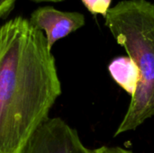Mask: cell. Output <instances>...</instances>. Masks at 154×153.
<instances>
[{
    "label": "cell",
    "mask_w": 154,
    "mask_h": 153,
    "mask_svg": "<svg viewBox=\"0 0 154 153\" xmlns=\"http://www.w3.org/2000/svg\"><path fill=\"white\" fill-rule=\"evenodd\" d=\"M33 2H36V3H41V2H53V3H57V2H61V1H64V0H32Z\"/></svg>",
    "instance_id": "9"
},
{
    "label": "cell",
    "mask_w": 154,
    "mask_h": 153,
    "mask_svg": "<svg viewBox=\"0 0 154 153\" xmlns=\"http://www.w3.org/2000/svg\"><path fill=\"white\" fill-rule=\"evenodd\" d=\"M108 70L114 80L132 96L135 94L140 74L136 64L129 57H118L111 61Z\"/></svg>",
    "instance_id": "5"
},
{
    "label": "cell",
    "mask_w": 154,
    "mask_h": 153,
    "mask_svg": "<svg viewBox=\"0 0 154 153\" xmlns=\"http://www.w3.org/2000/svg\"><path fill=\"white\" fill-rule=\"evenodd\" d=\"M61 94L42 31L16 16L0 26V153H22Z\"/></svg>",
    "instance_id": "1"
},
{
    "label": "cell",
    "mask_w": 154,
    "mask_h": 153,
    "mask_svg": "<svg viewBox=\"0 0 154 153\" xmlns=\"http://www.w3.org/2000/svg\"><path fill=\"white\" fill-rule=\"evenodd\" d=\"M18 0H0V20L6 17Z\"/></svg>",
    "instance_id": "7"
},
{
    "label": "cell",
    "mask_w": 154,
    "mask_h": 153,
    "mask_svg": "<svg viewBox=\"0 0 154 153\" xmlns=\"http://www.w3.org/2000/svg\"><path fill=\"white\" fill-rule=\"evenodd\" d=\"M22 153H92L81 142L76 130L62 119L44 120L27 142Z\"/></svg>",
    "instance_id": "3"
},
{
    "label": "cell",
    "mask_w": 154,
    "mask_h": 153,
    "mask_svg": "<svg viewBox=\"0 0 154 153\" xmlns=\"http://www.w3.org/2000/svg\"><path fill=\"white\" fill-rule=\"evenodd\" d=\"M38 30L44 31L48 48L85 25V16L79 12H63L52 6H42L34 10L29 19Z\"/></svg>",
    "instance_id": "4"
},
{
    "label": "cell",
    "mask_w": 154,
    "mask_h": 153,
    "mask_svg": "<svg viewBox=\"0 0 154 153\" xmlns=\"http://www.w3.org/2000/svg\"><path fill=\"white\" fill-rule=\"evenodd\" d=\"M81 2L91 14H101L106 17L110 9L112 0H81Z\"/></svg>",
    "instance_id": "6"
},
{
    "label": "cell",
    "mask_w": 154,
    "mask_h": 153,
    "mask_svg": "<svg viewBox=\"0 0 154 153\" xmlns=\"http://www.w3.org/2000/svg\"><path fill=\"white\" fill-rule=\"evenodd\" d=\"M105 24L136 64L140 80L115 136L134 131L154 115V4L123 0L111 7Z\"/></svg>",
    "instance_id": "2"
},
{
    "label": "cell",
    "mask_w": 154,
    "mask_h": 153,
    "mask_svg": "<svg viewBox=\"0 0 154 153\" xmlns=\"http://www.w3.org/2000/svg\"><path fill=\"white\" fill-rule=\"evenodd\" d=\"M92 153H133L127 150L118 148V147H101L97 150L92 151Z\"/></svg>",
    "instance_id": "8"
}]
</instances>
